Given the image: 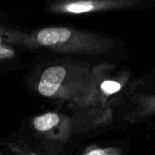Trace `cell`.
Returning a JSON list of instances; mask_svg holds the SVG:
<instances>
[{"mask_svg":"<svg viewBox=\"0 0 155 155\" xmlns=\"http://www.w3.org/2000/svg\"><path fill=\"white\" fill-rule=\"evenodd\" d=\"M37 95L57 103H69L77 108L91 107L96 74L82 62L61 61L41 66L30 78Z\"/></svg>","mask_w":155,"mask_h":155,"instance_id":"1","label":"cell"},{"mask_svg":"<svg viewBox=\"0 0 155 155\" xmlns=\"http://www.w3.org/2000/svg\"><path fill=\"white\" fill-rule=\"evenodd\" d=\"M5 43L57 54L89 55L104 54L114 45L108 37L68 26H47L29 32L7 28Z\"/></svg>","mask_w":155,"mask_h":155,"instance_id":"2","label":"cell"},{"mask_svg":"<svg viewBox=\"0 0 155 155\" xmlns=\"http://www.w3.org/2000/svg\"><path fill=\"white\" fill-rule=\"evenodd\" d=\"M29 135L40 148L56 153L71 139L75 124L72 117L58 112H46L30 119Z\"/></svg>","mask_w":155,"mask_h":155,"instance_id":"3","label":"cell"},{"mask_svg":"<svg viewBox=\"0 0 155 155\" xmlns=\"http://www.w3.org/2000/svg\"><path fill=\"white\" fill-rule=\"evenodd\" d=\"M150 5L140 0H78L57 1L46 6V11L59 15H82L107 11L143 8Z\"/></svg>","mask_w":155,"mask_h":155,"instance_id":"4","label":"cell"},{"mask_svg":"<svg viewBox=\"0 0 155 155\" xmlns=\"http://www.w3.org/2000/svg\"><path fill=\"white\" fill-rule=\"evenodd\" d=\"M132 110L124 116L126 124H134L155 116V94H137L131 98Z\"/></svg>","mask_w":155,"mask_h":155,"instance_id":"5","label":"cell"},{"mask_svg":"<svg viewBox=\"0 0 155 155\" xmlns=\"http://www.w3.org/2000/svg\"><path fill=\"white\" fill-rule=\"evenodd\" d=\"M123 150L119 147H92L84 155H122Z\"/></svg>","mask_w":155,"mask_h":155,"instance_id":"6","label":"cell"},{"mask_svg":"<svg viewBox=\"0 0 155 155\" xmlns=\"http://www.w3.org/2000/svg\"><path fill=\"white\" fill-rule=\"evenodd\" d=\"M7 28H5L3 27L2 25H0V46L3 45L5 43V31H6Z\"/></svg>","mask_w":155,"mask_h":155,"instance_id":"7","label":"cell"}]
</instances>
